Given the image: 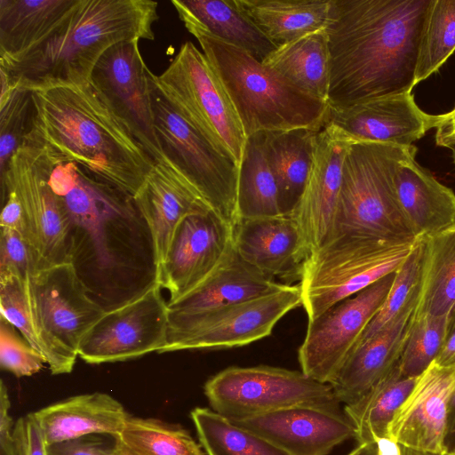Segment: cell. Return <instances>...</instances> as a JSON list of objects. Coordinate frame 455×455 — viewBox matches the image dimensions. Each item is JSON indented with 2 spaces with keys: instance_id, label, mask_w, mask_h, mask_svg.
Instances as JSON below:
<instances>
[{
  "instance_id": "1",
  "label": "cell",
  "mask_w": 455,
  "mask_h": 455,
  "mask_svg": "<svg viewBox=\"0 0 455 455\" xmlns=\"http://www.w3.org/2000/svg\"><path fill=\"white\" fill-rule=\"evenodd\" d=\"M432 0H331L328 105L346 108L411 92Z\"/></svg>"
},
{
  "instance_id": "2",
  "label": "cell",
  "mask_w": 455,
  "mask_h": 455,
  "mask_svg": "<svg viewBox=\"0 0 455 455\" xmlns=\"http://www.w3.org/2000/svg\"><path fill=\"white\" fill-rule=\"evenodd\" d=\"M24 144L71 160L133 197L156 164L89 81L32 91Z\"/></svg>"
},
{
  "instance_id": "3",
  "label": "cell",
  "mask_w": 455,
  "mask_h": 455,
  "mask_svg": "<svg viewBox=\"0 0 455 455\" xmlns=\"http://www.w3.org/2000/svg\"><path fill=\"white\" fill-rule=\"evenodd\" d=\"M158 4L151 0H80L46 37L0 58V76L30 91L90 81L101 55L126 40H153Z\"/></svg>"
},
{
  "instance_id": "4",
  "label": "cell",
  "mask_w": 455,
  "mask_h": 455,
  "mask_svg": "<svg viewBox=\"0 0 455 455\" xmlns=\"http://www.w3.org/2000/svg\"><path fill=\"white\" fill-rule=\"evenodd\" d=\"M226 89L246 137L292 129L319 131L329 105L296 87L246 51L185 25Z\"/></svg>"
},
{
  "instance_id": "5",
  "label": "cell",
  "mask_w": 455,
  "mask_h": 455,
  "mask_svg": "<svg viewBox=\"0 0 455 455\" xmlns=\"http://www.w3.org/2000/svg\"><path fill=\"white\" fill-rule=\"evenodd\" d=\"M416 152L415 146L351 141L343 163L331 231L325 243L341 235L419 239L401 209L395 188L398 167L415 157Z\"/></svg>"
},
{
  "instance_id": "6",
  "label": "cell",
  "mask_w": 455,
  "mask_h": 455,
  "mask_svg": "<svg viewBox=\"0 0 455 455\" xmlns=\"http://www.w3.org/2000/svg\"><path fill=\"white\" fill-rule=\"evenodd\" d=\"M419 239L341 235L313 251L303 265L299 283L308 321L395 273Z\"/></svg>"
},
{
  "instance_id": "7",
  "label": "cell",
  "mask_w": 455,
  "mask_h": 455,
  "mask_svg": "<svg viewBox=\"0 0 455 455\" xmlns=\"http://www.w3.org/2000/svg\"><path fill=\"white\" fill-rule=\"evenodd\" d=\"M156 136L164 158L232 228L238 221L239 166L193 125L150 75Z\"/></svg>"
},
{
  "instance_id": "8",
  "label": "cell",
  "mask_w": 455,
  "mask_h": 455,
  "mask_svg": "<svg viewBox=\"0 0 455 455\" xmlns=\"http://www.w3.org/2000/svg\"><path fill=\"white\" fill-rule=\"evenodd\" d=\"M157 83L180 113L240 164L247 137L221 81L205 55L184 43Z\"/></svg>"
},
{
  "instance_id": "9",
  "label": "cell",
  "mask_w": 455,
  "mask_h": 455,
  "mask_svg": "<svg viewBox=\"0 0 455 455\" xmlns=\"http://www.w3.org/2000/svg\"><path fill=\"white\" fill-rule=\"evenodd\" d=\"M302 305L298 284L270 294L193 313L169 312L167 342L160 353L243 347L269 336L276 323Z\"/></svg>"
},
{
  "instance_id": "10",
  "label": "cell",
  "mask_w": 455,
  "mask_h": 455,
  "mask_svg": "<svg viewBox=\"0 0 455 455\" xmlns=\"http://www.w3.org/2000/svg\"><path fill=\"white\" fill-rule=\"evenodd\" d=\"M31 288L45 363L54 375L69 373L81 340L106 309L89 295L74 262L36 271Z\"/></svg>"
},
{
  "instance_id": "11",
  "label": "cell",
  "mask_w": 455,
  "mask_h": 455,
  "mask_svg": "<svg viewBox=\"0 0 455 455\" xmlns=\"http://www.w3.org/2000/svg\"><path fill=\"white\" fill-rule=\"evenodd\" d=\"M204 394L212 410L228 419H245L298 404L339 409L330 384L301 371L259 365L228 367L207 380Z\"/></svg>"
},
{
  "instance_id": "12",
  "label": "cell",
  "mask_w": 455,
  "mask_h": 455,
  "mask_svg": "<svg viewBox=\"0 0 455 455\" xmlns=\"http://www.w3.org/2000/svg\"><path fill=\"white\" fill-rule=\"evenodd\" d=\"M0 180L2 192L12 190L20 202L36 271L74 262V223L52 191L35 149L28 145L19 148L0 174Z\"/></svg>"
},
{
  "instance_id": "13",
  "label": "cell",
  "mask_w": 455,
  "mask_h": 455,
  "mask_svg": "<svg viewBox=\"0 0 455 455\" xmlns=\"http://www.w3.org/2000/svg\"><path fill=\"white\" fill-rule=\"evenodd\" d=\"M395 275H387L307 322L305 339L298 350L301 371L306 376L331 384L383 305Z\"/></svg>"
},
{
  "instance_id": "14",
  "label": "cell",
  "mask_w": 455,
  "mask_h": 455,
  "mask_svg": "<svg viewBox=\"0 0 455 455\" xmlns=\"http://www.w3.org/2000/svg\"><path fill=\"white\" fill-rule=\"evenodd\" d=\"M153 283L139 296L106 310L81 340L78 356L88 363L122 362L151 352L167 342L168 302Z\"/></svg>"
},
{
  "instance_id": "15",
  "label": "cell",
  "mask_w": 455,
  "mask_h": 455,
  "mask_svg": "<svg viewBox=\"0 0 455 455\" xmlns=\"http://www.w3.org/2000/svg\"><path fill=\"white\" fill-rule=\"evenodd\" d=\"M150 69L139 47V40L119 42L100 58L90 82L137 142L156 164L164 162L154 127Z\"/></svg>"
},
{
  "instance_id": "16",
  "label": "cell",
  "mask_w": 455,
  "mask_h": 455,
  "mask_svg": "<svg viewBox=\"0 0 455 455\" xmlns=\"http://www.w3.org/2000/svg\"><path fill=\"white\" fill-rule=\"evenodd\" d=\"M232 245L233 228L214 211L192 213L178 226L155 283L169 291V302L175 301L204 282Z\"/></svg>"
},
{
  "instance_id": "17",
  "label": "cell",
  "mask_w": 455,
  "mask_h": 455,
  "mask_svg": "<svg viewBox=\"0 0 455 455\" xmlns=\"http://www.w3.org/2000/svg\"><path fill=\"white\" fill-rule=\"evenodd\" d=\"M351 140L324 124L315 139L312 164L300 200L291 216L307 258L327 241L340 190L344 159Z\"/></svg>"
},
{
  "instance_id": "18",
  "label": "cell",
  "mask_w": 455,
  "mask_h": 455,
  "mask_svg": "<svg viewBox=\"0 0 455 455\" xmlns=\"http://www.w3.org/2000/svg\"><path fill=\"white\" fill-rule=\"evenodd\" d=\"M229 420L289 455H327L336 445L355 437L345 413L321 405L298 404Z\"/></svg>"
},
{
  "instance_id": "19",
  "label": "cell",
  "mask_w": 455,
  "mask_h": 455,
  "mask_svg": "<svg viewBox=\"0 0 455 455\" xmlns=\"http://www.w3.org/2000/svg\"><path fill=\"white\" fill-rule=\"evenodd\" d=\"M439 115L422 111L411 92L390 95L346 108H329L324 124L351 141L413 146L431 128Z\"/></svg>"
},
{
  "instance_id": "20",
  "label": "cell",
  "mask_w": 455,
  "mask_h": 455,
  "mask_svg": "<svg viewBox=\"0 0 455 455\" xmlns=\"http://www.w3.org/2000/svg\"><path fill=\"white\" fill-rule=\"evenodd\" d=\"M454 389L455 365L439 366L433 362L395 413L387 438L409 448L445 455L446 413Z\"/></svg>"
},
{
  "instance_id": "21",
  "label": "cell",
  "mask_w": 455,
  "mask_h": 455,
  "mask_svg": "<svg viewBox=\"0 0 455 455\" xmlns=\"http://www.w3.org/2000/svg\"><path fill=\"white\" fill-rule=\"evenodd\" d=\"M132 198L150 233L156 269L163 264L180 223L192 213L212 209L166 161L154 165Z\"/></svg>"
},
{
  "instance_id": "22",
  "label": "cell",
  "mask_w": 455,
  "mask_h": 455,
  "mask_svg": "<svg viewBox=\"0 0 455 455\" xmlns=\"http://www.w3.org/2000/svg\"><path fill=\"white\" fill-rule=\"evenodd\" d=\"M233 243L240 256L267 277L300 279L307 256L291 215L241 219L233 228Z\"/></svg>"
},
{
  "instance_id": "23",
  "label": "cell",
  "mask_w": 455,
  "mask_h": 455,
  "mask_svg": "<svg viewBox=\"0 0 455 455\" xmlns=\"http://www.w3.org/2000/svg\"><path fill=\"white\" fill-rule=\"evenodd\" d=\"M417 307L356 347L330 384L339 403H354L398 363Z\"/></svg>"
},
{
  "instance_id": "24",
  "label": "cell",
  "mask_w": 455,
  "mask_h": 455,
  "mask_svg": "<svg viewBox=\"0 0 455 455\" xmlns=\"http://www.w3.org/2000/svg\"><path fill=\"white\" fill-rule=\"evenodd\" d=\"M33 414L47 445L92 435L116 437L129 417L116 399L100 392L72 396Z\"/></svg>"
},
{
  "instance_id": "25",
  "label": "cell",
  "mask_w": 455,
  "mask_h": 455,
  "mask_svg": "<svg viewBox=\"0 0 455 455\" xmlns=\"http://www.w3.org/2000/svg\"><path fill=\"white\" fill-rule=\"evenodd\" d=\"M245 261L234 243L220 266L198 286L169 302L171 313H193L240 303L277 291L284 287Z\"/></svg>"
},
{
  "instance_id": "26",
  "label": "cell",
  "mask_w": 455,
  "mask_h": 455,
  "mask_svg": "<svg viewBox=\"0 0 455 455\" xmlns=\"http://www.w3.org/2000/svg\"><path fill=\"white\" fill-rule=\"evenodd\" d=\"M401 209L416 238L436 235L455 224V193L411 157L395 175Z\"/></svg>"
},
{
  "instance_id": "27",
  "label": "cell",
  "mask_w": 455,
  "mask_h": 455,
  "mask_svg": "<svg viewBox=\"0 0 455 455\" xmlns=\"http://www.w3.org/2000/svg\"><path fill=\"white\" fill-rule=\"evenodd\" d=\"M184 25L202 28L263 61L277 45L251 20L238 0H172Z\"/></svg>"
},
{
  "instance_id": "28",
  "label": "cell",
  "mask_w": 455,
  "mask_h": 455,
  "mask_svg": "<svg viewBox=\"0 0 455 455\" xmlns=\"http://www.w3.org/2000/svg\"><path fill=\"white\" fill-rule=\"evenodd\" d=\"M317 132L299 128L265 132V153L276 181L283 215L292 213L303 194Z\"/></svg>"
},
{
  "instance_id": "29",
  "label": "cell",
  "mask_w": 455,
  "mask_h": 455,
  "mask_svg": "<svg viewBox=\"0 0 455 455\" xmlns=\"http://www.w3.org/2000/svg\"><path fill=\"white\" fill-rule=\"evenodd\" d=\"M80 0H0V58L18 55L46 37Z\"/></svg>"
},
{
  "instance_id": "30",
  "label": "cell",
  "mask_w": 455,
  "mask_h": 455,
  "mask_svg": "<svg viewBox=\"0 0 455 455\" xmlns=\"http://www.w3.org/2000/svg\"><path fill=\"white\" fill-rule=\"evenodd\" d=\"M262 62L299 89L327 102L330 53L326 28L278 45Z\"/></svg>"
},
{
  "instance_id": "31",
  "label": "cell",
  "mask_w": 455,
  "mask_h": 455,
  "mask_svg": "<svg viewBox=\"0 0 455 455\" xmlns=\"http://www.w3.org/2000/svg\"><path fill=\"white\" fill-rule=\"evenodd\" d=\"M244 12L277 46L325 28L331 0H238Z\"/></svg>"
},
{
  "instance_id": "32",
  "label": "cell",
  "mask_w": 455,
  "mask_h": 455,
  "mask_svg": "<svg viewBox=\"0 0 455 455\" xmlns=\"http://www.w3.org/2000/svg\"><path fill=\"white\" fill-rule=\"evenodd\" d=\"M417 379L403 375L397 363L359 399L345 405L344 413L359 444L387 437L388 426Z\"/></svg>"
},
{
  "instance_id": "33",
  "label": "cell",
  "mask_w": 455,
  "mask_h": 455,
  "mask_svg": "<svg viewBox=\"0 0 455 455\" xmlns=\"http://www.w3.org/2000/svg\"><path fill=\"white\" fill-rule=\"evenodd\" d=\"M264 140L265 132L252 134L246 140L238 172V220L283 215Z\"/></svg>"
},
{
  "instance_id": "34",
  "label": "cell",
  "mask_w": 455,
  "mask_h": 455,
  "mask_svg": "<svg viewBox=\"0 0 455 455\" xmlns=\"http://www.w3.org/2000/svg\"><path fill=\"white\" fill-rule=\"evenodd\" d=\"M455 308V224L426 238L416 315H443Z\"/></svg>"
},
{
  "instance_id": "35",
  "label": "cell",
  "mask_w": 455,
  "mask_h": 455,
  "mask_svg": "<svg viewBox=\"0 0 455 455\" xmlns=\"http://www.w3.org/2000/svg\"><path fill=\"white\" fill-rule=\"evenodd\" d=\"M114 439L119 455H204L185 429L156 419L129 416Z\"/></svg>"
},
{
  "instance_id": "36",
  "label": "cell",
  "mask_w": 455,
  "mask_h": 455,
  "mask_svg": "<svg viewBox=\"0 0 455 455\" xmlns=\"http://www.w3.org/2000/svg\"><path fill=\"white\" fill-rule=\"evenodd\" d=\"M190 416L207 455H289L213 410L196 408Z\"/></svg>"
},
{
  "instance_id": "37",
  "label": "cell",
  "mask_w": 455,
  "mask_h": 455,
  "mask_svg": "<svg viewBox=\"0 0 455 455\" xmlns=\"http://www.w3.org/2000/svg\"><path fill=\"white\" fill-rule=\"evenodd\" d=\"M425 249L426 238H419L411 253L395 271L392 286L383 305L366 327L356 347L395 321L403 313L418 306Z\"/></svg>"
},
{
  "instance_id": "38",
  "label": "cell",
  "mask_w": 455,
  "mask_h": 455,
  "mask_svg": "<svg viewBox=\"0 0 455 455\" xmlns=\"http://www.w3.org/2000/svg\"><path fill=\"white\" fill-rule=\"evenodd\" d=\"M455 51V0H432L421 33L415 85L427 79Z\"/></svg>"
},
{
  "instance_id": "39",
  "label": "cell",
  "mask_w": 455,
  "mask_h": 455,
  "mask_svg": "<svg viewBox=\"0 0 455 455\" xmlns=\"http://www.w3.org/2000/svg\"><path fill=\"white\" fill-rule=\"evenodd\" d=\"M451 322V314L415 315L398 362L403 375L418 378L432 364L450 335Z\"/></svg>"
},
{
  "instance_id": "40",
  "label": "cell",
  "mask_w": 455,
  "mask_h": 455,
  "mask_svg": "<svg viewBox=\"0 0 455 455\" xmlns=\"http://www.w3.org/2000/svg\"><path fill=\"white\" fill-rule=\"evenodd\" d=\"M0 310L1 316L45 360L46 346L36 315L31 279L12 274L0 275Z\"/></svg>"
},
{
  "instance_id": "41",
  "label": "cell",
  "mask_w": 455,
  "mask_h": 455,
  "mask_svg": "<svg viewBox=\"0 0 455 455\" xmlns=\"http://www.w3.org/2000/svg\"><path fill=\"white\" fill-rule=\"evenodd\" d=\"M33 115L30 90L15 88L7 100L0 102V174L23 146L32 127Z\"/></svg>"
},
{
  "instance_id": "42",
  "label": "cell",
  "mask_w": 455,
  "mask_h": 455,
  "mask_svg": "<svg viewBox=\"0 0 455 455\" xmlns=\"http://www.w3.org/2000/svg\"><path fill=\"white\" fill-rule=\"evenodd\" d=\"M17 329L1 316L0 321V363L17 377L31 376L38 372L45 360Z\"/></svg>"
},
{
  "instance_id": "43",
  "label": "cell",
  "mask_w": 455,
  "mask_h": 455,
  "mask_svg": "<svg viewBox=\"0 0 455 455\" xmlns=\"http://www.w3.org/2000/svg\"><path fill=\"white\" fill-rule=\"evenodd\" d=\"M36 271L33 252L26 238L15 230L1 228L0 275L31 279Z\"/></svg>"
},
{
  "instance_id": "44",
  "label": "cell",
  "mask_w": 455,
  "mask_h": 455,
  "mask_svg": "<svg viewBox=\"0 0 455 455\" xmlns=\"http://www.w3.org/2000/svg\"><path fill=\"white\" fill-rule=\"evenodd\" d=\"M12 439L16 455H47V444L33 413L16 421Z\"/></svg>"
},
{
  "instance_id": "45",
  "label": "cell",
  "mask_w": 455,
  "mask_h": 455,
  "mask_svg": "<svg viewBox=\"0 0 455 455\" xmlns=\"http://www.w3.org/2000/svg\"><path fill=\"white\" fill-rule=\"evenodd\" d=\"M115 445L87 435L47 445V455H113Z\"/></svg>"
},
{
  "instance_id": "46",
  "label": "cell",
  "mask_w": 455,
  "mask_h": 455,
  "mask_svg": "<svg viewBox=\"0 0 455 455\" xmlns=\"http://www.w3.org/2000/svg\"><path fill=\"white\" fill-rule=\"evenodd\" d=\"M2 195L5 201L0 217L1 228L15 230L26 238L25 215L17 195L11 189L4 190Z\"/></svg>"
},
{
  "instance_id": "47",
  "label": "cell",
  "mask_w": 455,
  "mask_h": 455,
  "mask_svg": "<svg viewBox=\"0 0 455 455\" xmlns=\"http://www.w3.org/2000/svg\"><path fill=\"white\" fill-rule=\"evenodd\" d=\"M435 128L436 144L450 148L455 142V108L448 113L439 115Z\"/></svg>"
},
{
  "instance_id": "48",
  "label": "cell",
  "mask_w": 455,
  "mask_h": 455,
  "mask_svg": "<svg viewBox=\"0 0 455 455\" xmlns=\"http://www.w3.org/2000/svg\"><path fill=\"white\" fill-rule=\"evenodd\" d=\"M443 448L445 455L455 453V389L448 402Z\"/></svg>"
},
{
  "instance_id": "49",
  "label": "cell",
  "mask_w": 455,
  "mask_h": 455,
  "mask_svg": "<svg viewBox=\"0 0 455 455\" xmlns=\"http://www.w3.org/2000/svg\"><path fill=\"white\" fill-rule=\"evenodd\" d=\"M434 362L439 366L455 365V330L450 333L443 347Z\"/></svg>"
},
{
  "instance_id": "50",
  "label": "cell",
  "mask_w": 455,
  "mask_h": 455,
  "mask_svg": "<svg viewBox=\"0 0 455 455\" xmlns=\"http://www.w3.org/2000/svg\"><path fill=\"white\" fill-rule=\"evenodd\" d=\"M379 455H401L400 444L389 438H383L377 443Z\"/></svg>"
},
{
  "instance_id": "51",
  "label": "cell",
  "mask_w": 455,
  "mask_h": 455,
  "mask_svg": "<svg viewBox=\"0 0 455 455\" xmlns=\"http://www.w3.org/2000/svg\"><path fill=\"white\" fill-rule=\"evenodd\" d=\"M347 455H379L377 443H361Z\"/></svg>"
},
{
  "instance_id": "52",
  "label": "cell",
  "mask_w": 455,
  "mask_h": 455,
  "mask_svg": "<svg viewBox=\"0 0 455 455\" xmlns=\"http://www.w3.org/2000/svg\"><path fill=\"white\" fill-rule=\"evenodd\" d=\"M0 455H16L12 435L0 437Z\"/></svg>"
},
{
  "instance_id": "53",
  "label": "cell",
  "mask_w": 455,
  "mask_h": 455,
  "mask_svg": "<svg viewBox=\"0 0 455 455\" xmlns=\"http://www.w3.org/2000/svg\"><path fill=\"white\" fill-rule=\"evenodd\" d=\"M400 450L401 455H443L429 451H419L403 445H400Z\"/></svg>"
},
{
  "instance_id": "54",
  "label": "cell",
  "mask_w": 455,
  "mask_h": 455,
  "mask_svg": "<svg viewBox=\"0 0 455 455\" xmlns=\"http://www.w3.org/2000/svg\"><path fill=\"white\" fill-rule=\"evenodd\" d=\"M451 329H450V333L455 330V308L452 310V312L451 313Z\"/></svg>"
},
{
  "instance_id": "55",
  "label": "cell",
  "mask_w": 455,
  "mask_h": 455,
  "mask_svg": "<svg viewBox=\"0 0 455 455\" xmlns=\"http://www.w3.org/2000/svg\"><path fill=\"white\" fill-rule=\"evenodd\" d=\"M450 148L452 151V158H453V163L455 165V142L450 147Z\"/></svg>"
},
{
  "instance_id": "56",
  "label": "cell",
  "mask_w": 455,
  "mask_h": 455,
  "mask_svg": "<svg viewBox=\"0 0 455 455\" xmlns=\"http://www.w3.org/2000/svg\"><path fill=\"white\" fill-rule=\"evenodd\" d=\"M113 455H119V454H117V453L116 452V451L114 450V453H113Z\"/></svg>"
},
{
  "instance_id": "57",
  "label": "cell",
  "mask_w": 455,
  "mask_h": 455,
  "mask_svg": "<svg viewBox=\"0 0 455 455\" xmlns=\"http://www.w3.org/2000/svg\"><path fill=\"white\" fill-rule=\"evenodd\" d=\"M451 455H455V453L451 454Z\"/></svg>"
}]
</instances>
